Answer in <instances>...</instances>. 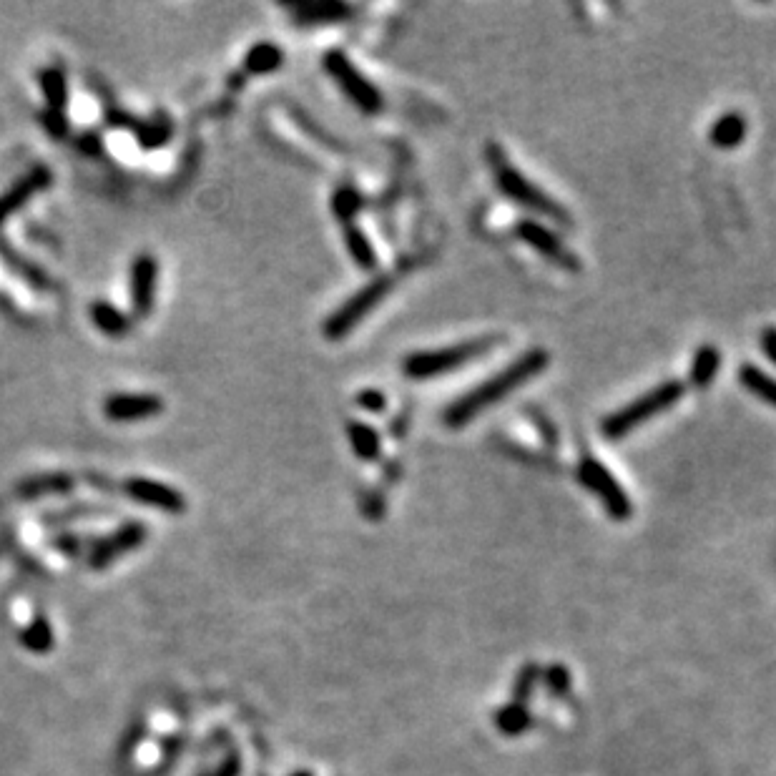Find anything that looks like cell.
I'll return each mask as SVG.
<instances>
[{"label": "cell", "instance_id": "6da1fadb", "mask_svg": "<svg viewBox=\"0 0 776 776\" xmlns=\"http://www.w3.org/2000/svg\"><path fill=\"white\" fill-rule=\"evenodd\" d=\"M550 355L545 350H530L525 355H520L518 360L510 362L505 370H500L498 375L488 377L480 387H473L470 392H465L463 397L453 402V405L445 410V425L448 427H465L475 415L485 412L488 407L498 405L500 400L515 392L518 387H523L525 382L533 380L535 375L548 367Z\"/></svg>", "mask_w": 776, "mask_h": 776}, {"label": "cell", "instance_id": "7a4b0ae2", "mask_svg": "<svg viewBox=\"0 0 776 776\" xmlns=\"http://www.w3.org/2000/svg\"><path fill=\"white\" fill-rule=\"evenodd\" d=\"M485 156H488V164H490V169H493L495 186H498V189L503 191V194L508 196L510 201H515V204L525 206V209H530V211H538V214L558 221V224H563V227H571L573 224L571 214H568V211L563 209V206L558 204L556 199H550V196L545 194L543 189H538L535 184H530L528 176L520 174V171L515 169L513 164H510V159L505 156V151L500 149L498 144H488Z\"/></svg>", "mask_w": 776, "mask_h": 776}, {"label": "cell", "instance_id": "3957f363", "mask_svg": "<svg viewBox=\"0 0 776 776\" xmlns=\"http://www.w3.org/2000/svg\"><path fill=\"white\" fill-rule=\"evenodd\" d=\"M681 397H684V385H681L679 380L663 382V385L653 387V390H648L646 395L636 397V400L628 402L626 407H621V410H616L613 415H608L601 425L603 435H606L608 440H618V437L628 435L631 430L641 427L643 422H648L651 417L671 410Z\"/></svg>", "mask_w": 776, "mask_h": 776}, {"label": "cell", "instance_id": "277c9868", "mask_svg": "<svg viewBox=\"0 0 776 776\" xmlns=\"http://www.w3.org/2000/svg\"><path fill=\"white\" fill-rule=\"evenodd\" d=\"M495 345H498V337H478V340L458 342V345L453 347L415 352V355H410L402 362V370H405V375L412 377V380H430V377L445 375V372H453L458 370V367L468 365L475 357L493 350Z\"/></svg>", "mask_w": 776, "mask_h": 776}, {"label": "cell", "instance_id": "5b68a950", "mask_svg": "<svg viewBox=\"0 0 776 776\" xmlns=\"http://www.w3.org/2000/svg\"><path fill=\"white\" fill-rule=\"evenodd\" d=\"M392 284H395L392 282V277H387L385 274V277H377L375 282L362 287L357 294H352V297L347 299L337 312H332L327 317V322H324V337H329V340H340V337L350 335L352 329H355L357 324H360L362 319H365L367 314H370L372 309L387 297V294H390Z\"/></svg>", "mask_w": 776, "mask_h": 776}, {"label": "cell", "instance_id": "8992f818", "mask_svg": "<svg viewBox=\"0 0 776 776\" xmlns=\"http://www.w3.org/2000/svg\"><path fill=\"white\" fill-rule=\"evenodd\" d=\"M576 473L583 488L591 490V493L601 500L603 508H606V513L611 515V518L616 520L631 518L633 513L631 498H628L626 490L621 488V483L613 478V473L601 463V460L593 458V455H583Z\"/></svg>", "mask_w": 776, "mask_h": 776}, {"label": "cell", "instance_id": "52a82bcc", "mask_svg": "<svg viewBox=\"0 0 776 776\" xmlns=\"http://www.w3.org/2000/svg\"><path fill=\"white\" fill-rule=\"evenodd\" d=\"M324 68H327L329 76L335 78L337 86L345 91V96L360 108L362 114H380L382 108H385L382 93L367 81L365 73L352 66V61L342 51H329L324 56Z\"/></svg>", "mask_w": 776, "mask_h": 776}, {"label": "cell", "instance_id": "ba28073f", "mask_svg": "<svg viewBox=\"0 0 776 776\" xmlns=\"http://www.w3.org/2000/svg\"><path fill=\"white\" fill-rule=\"evenodd\" d=\"M515 234H518L520 242L528 244L533 252H538L540 257H545L548 262L556 264V267L568 269V272H578V269H581V262H578L576 254L563 244V239L558 237L553 229L545 227L543 221H535V219L518 221Z\"/></svg>", "mask_w": 776, "mask_h": 776}, {"label": "cell", "instance_id": "9c48e42d", "mask_svg": "<svg viewBox=\"0 0 776 776\" xmlns=\"http://www.w3.org/2000/svg\"><path fill=\"white\" fill-rule=\"evenodd\" d=\"M156 292H159V259L151 254H139L131 262L129 297L136 317H149L154 312Z\"/></svg>", "mask_w": 776, "mask_h": 776}, {"label": "cell", "instance_id": "30bf717a", "mask_svg": "<svg viewBox=\"0 0 776 776\" xmlns=\"http://www.w3.org/2000/svg\"><path fill=\"white\" fill-rule=\"evenodd\" d=\"M124 493L146 508H156L161 513L181 515L186 510V498L181 490L149 478H129L124 483Z\"/></svg>", "mask_w": 776, "mask_h": 776}, {"label": "cell", "instance_id": "8fae6325", "mask_svg": "<svg viewBox=\"0 0 776 776\" xmlns=\"http://www.w3.org/2000/svg\"><path fill=\"white\" fill-rule=\"evenodd\" d=\"M164 412V400L146 392H119L108 395L103 402V415L111 422H139Z\"/></svg>", "mask_w": 776, "mask_h": 776}, {"label": "cell", "instance_id": "7c38bea8", "mask_svg": "<svg viewBox=\"0 0 776 776\" xmlns=\"http://www.w3.org/2000/svg\"><path fill=\"white\" fill-rule=\"evenodd\" d=\"M53 181V174L48 166L38 164L33 166L31 171H28L26 176H21V179L16 181V184L11 186L8 191H3L0 194V224L8 219V216H13L16 211H21L23 206L28 204V201L33 199L36 194H41V191H46L48 186H51Z\"/></svg>", "mask_w": 776, "mask_h": 776}, {"label": "cell", "instance_id": "4fadbf2b", "mask_svg": "<svg viewBox=\"0 0 776 776\" xmlns=\"http://www.w3.org/2000/svg\"><path fill=\"white\" fill-rule=\"evenodd\" d=\"M144 540H146L144 525L136 523V520H129V523L121 525V528L116 530L114 535H108L106 540H101V543L93 548L91 566L93 568L111 566L116 558H121L124 553H129V550L141 548V545H144Z\"/></svg>", "mask_w": 776, "mask_h": 776}, {"label": "cell", "instance_id": "5bb4252c", "mask_svg": "<svg viewBox=\"0 0 776 776\" xmlns=\"http://www.w3.org/2000/svg\"><path fill=\"white\" fill-rule=\"evenodd\" d=\"M294 18L302 26H322V23H342L352 16V6L340 0H307V3H287Z\"/></svg>", "mask_w": 776, "mask_h": 776}, {"label": "cell", "instance_id": "9a60e30c", "mask_svg": "<svg viewBox=\"0 0 776 776\" xmlns=\"http://www.w3.org/2000/svg\"><path fill=\"white\" fill-rule=\"evenodd\" d=\"M88 314H91L93 327L106 337H124L129 335L131 327H134L129 314L121 312V309L114 307L111 302H103V299L101 302H93L91 307H88Z\"/></svg>", "mask_w": 776, "mask_h": 776}, {"label": "cell", "instance_id": "2e32d148", "mask_svg": "<svg viewBox=\"0 0 776 776\" xmlns=\"http://www.w3.org/2000/svg\"><path fill=\"white\" fill-rule=\"evenodd\" d=\"M744 139H746V119L744 114H739V111H729V114L719 116L709 131L711 144H714L716 149H724V151L736 149V146H741V141Z\"/></svg>", "mask_w": 776, "mask_h": 776}, {"label": "cell", "instance_id": "e0dca14e", "mask_svg": "<svg viewBox=\"0 0 776 776\" xmlns=\"http://www.w3.org/2000/svg\"><path fill=\"white\" fill-rule=\"evenodd\" d=\"M282 66H284V51L267 41L252 46L247 56H244V71H247L249 76H269V73L279 71Z\"/></svg>", "mask_w": 776, "mask_h": 776}, {"label": "cell", "instance_id": "ac0fdd59", "mask_svg": "<svg viewBox=\"0 0 776 776\" xmlns=\"http://www.w3.org/2000/svg\"><path fill=\"white\" fill-rule=\"evenodd\" d=\"M347 437H350L352 450H355V455L360 460L372 463V460H377L382 455V442L375 427L365 425V422L347 420Z\"/></svg>", "mask_w": 776, "mask_h": 776}, {"label": "cell", "instance_id": "d6986e66", "mask_svg": "<svg viewBox=\"0 0 776 776\" xmlns=\"http://www.w3.org/2000/svg\"><path fill=\"white\" fill-rule=\"evenodd\" d=\"M721 370V352L714 345H704L694 352V360H691L689 380L691 385L706 390V387L714 382V377Z\"/></svg>", "mask_w": 776, "mask_h": 776}, {"label": "cell", "instance_id": "ffe728a7", "mask_svg": "<svg viewBox=\"0 0 776 776\" xmlns=\"http://www.w3.org/2000/svg\"><path fill=\"white\" fill-rule=\"evenodd\" d=\"M345 247H347V252H350L352 262H355L357 267L365 269V272L377 269L375 247H372L370 237H367V234L362 232L360 227H357L355 221H352V224H345Z\"/></svg>", "mask_w": 776, "mask_h": 776}, {"label": "cell", "instance_id": "44dd1931", "mask_svg": "<svg viewBox=\"0 0 776 776\" xmlns=\"http://www.w3.org/2000/svg\"><path fill=\"white\" fill-rule=\"evenodd\" d=\"M493 721H495V729H498L500 734L520 736L533 726V714H530L528 706L510 701V704H505L503 709L495 711Z\"/></svg>", "mask_w": 776, "mask_h": 776}, {"label": "cell", "instance_id": "7402d4cb", "mask_svg": "<svg viewBox=\"0 0 776 776\" xmlns=\"http://www.w3.org/2000/svg\"><path fill=\"white\" fill-rule=\"evenodd\" d=\"M38 83H41V91L46 96L48 111H56V114H63L68 106V83H66V73L61 68H46L38 76Z\"/></svg>", "mask_w": 776, "mask_h": 776}, {"label": "cell", "instance_id": "603a6c76", "mask_svg": "<svg viewBox=\"0 0 776 776\" xmlns=\"http://www.w3.org/2000/svg\"><path fill=\"white\" fill-rule=\"evenodd\" d=\"M73 488V478L66 473H48V475H36V478L23 480L18 495L23 498H38V495H58L68 493Z\"/></svg>", "mask_w": 776, "mask_h": 776}, {"label": "cell", "instance_id": "cb8c5ba5", "mask_svg": "<svg viewBox=\"0 0 776 776\" xmlns=\"http://www.w3.org/2000/svg\"><path fill=\"white\" fill-rule=\"evenodd\" d=\"M739 382L751 392V395L764 400L766 405L776 407V380L766 375L764 370H759L756 365H744L739 370Z\"/></svg>", "mask_w": 776, "mask_h": 776}, {"label": "cell", "instance_id": "d4e9b609", "mask_svg": "<svg viewBox=\"0 0 776 776\" xmlns=\"http://www.w3.org/2000/svg\"><path fill=\"white\" fill-rule=\"evenodd\" d=\"M540 679H543V669H540L538 663H535V661L525 663L523 669H520L518 674H515L513 699H510V701H515V704H523V706L528 704V699H530V696H533V691L538 689Z\"/></svg>", "mask_w": 776, "mask_h": 776}, {"label": "cell", "instance_id": "484cf974", "mask_svg": "<svg viewBox=\"0 0 776 776\" xmlns=\"http://www.w3.org/2000/svg\"><path fill=\"white\" fill-rule=\"evenodd\" d=\"M540 684L545 686L548 696H553V699H566L571 694V671L563 663H550L548 669H543Z\"/></svg>", "mask_w": 776, "mask_h": 776}, {"label": "cell", "instance_id": "4316f807", "mask_svg": "<svg viewBox=\"0 0 776 776\" xmlns=\"http://www.w3.org/2000/svg\"><path fill=\"white\" fill-rule=\"evenodd\" d=\"M362 209V196L357 194V189L352 186H342L332 196V211H335L337 219H342V224H352L357 216V211Z\"/></svg>", "mask_w": 776, "mask_h": 776}, {"label": "cell", "instance_id": "83f0119b", "mask_svg": "<svg viewBox=\"0 0 776 776\" xmlns=\"http://www.w3.org/2000/svg\"><path fill=\"white\" fill-rule=\"evenodd\" d=\"M23 643H26L28 651L36 653H46L53 648V631L43 618H38L36 623L31 626V631L23 633Z\"/></svg>", "mask_w": 776, "mask_h": 776}, {"label": "cell", "instance_id": "f1b7e54d", "mask_svg": "<svg viewBox=\"0 0 776 776\" xmlns=\"http://www.w3.org/2000/svg\"><path fill=\"white\" fill-rule=\"evenodd\" d=\"M171 136V126L166 121L159 124H146L139 126V139L144 149H156V146H164Z\"/></svg>", "mask_w": 776, "mask_h": 776}, {"label": "cell", "instance_id": "f546056e", "mask_svg": "<svg viewBox=\"0 0 776 776\" xmlns=\"http://www.w3.org/2000/svg\"><path fill=\"white\" fill-rule=\"evenodd\" d=\"M357 405L367 412H375V415H382L387 410V397L382 395L380 390H362L357 395Z\"/></svg>", "mask_w": 776, "mask_h": 776}, {"label": "cell", "instance_id": "4dcf8cb0", "mask_svg": "<svg viewBox=\"0 0 776 776\" xmlns=\"http://www.w3.org/2000/svg\"><path fill=\"white\" fill-rule=\"evenodd\" d=\"M43 126L48 129V134L56 136V139H63L68 134V121L63 114H56V111H43Z\"/></svg>", "mask_w": 776, "mask_h": 776}, {"label": "cell", "instance_id": "1f68e13d", "mask_svg": "<svg viewBox=\"0 0 776 776\" xmlns=\"http://www.w3.org/2000/svg\"><path fill=\"white\" fill-rule=\"evenodd\" d=\"M759 342H761V350H764V355L776 365V327L761 329Z\"/></svg>", "mask_w": 776, "mask_h": 776}, {"label": "cell", "instance_id": "d6a6232c", "mask_svg": "<svg viewBox=\"0 0 776 776\" xmlns=\"http://www.w3.org/2000/svg\"><path fill=\"white\" fill-rule=\"evenodd\" d=\"M56 548H58V550H66V553H76V550H78V540H73V538H58V540H56Z\"/></svg>", "mask_w": 776, "mask_h": 776}, {"label": "cell", "instance_id": "836d02e7", "mask_svg": "<svg viewBox=\"0 0 776 776\" xmlns=\"http://www.w3.org/2000/svg\"><path fill=\"white\" fill-rule=\"evenodd\" d=\"M237 774H239V761L232 759L227 766H224V769L219 771V774H214V776H237Z\"/></svg>", "mask_w": 776, "mask_h": 776}, {"label": "cell", "instance_id": "e575fe53", "mask_svg": "<svg viewBox=\"0 0 776 776\" xmlns=\"http://www.w3.org/2000/svg\"><path fill=\"white\" fill-rule=\"evenodd\" d=\"M297 776H312V774H307V771H299V774Z\"/></svg>", "mask_w": 776, "mask_h": 776}]
</instances>
